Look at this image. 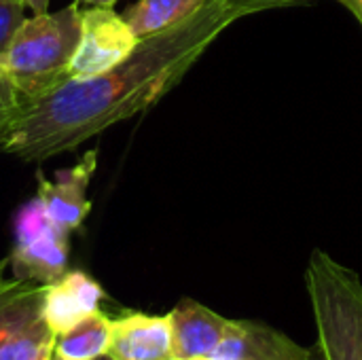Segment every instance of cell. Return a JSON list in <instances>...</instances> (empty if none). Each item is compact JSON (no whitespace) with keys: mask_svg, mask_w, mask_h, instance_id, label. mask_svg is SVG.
Instances as JSON below:
<instances>
[{"mask_svg":"<svg viewBox=\"0 0 362 360\" xmlns=\"http://www.w3.org/2000/svg\"><path fill=\"white\" fill-rule=\"evenodd\" d=\"M240 17L225 0H208L180 23L142 38L132 55L108 72L70 79L30 104L0 149L21 161H45L153 108Z\"/></svg>","mask_w":362,"mask_h":360,"instance_id":"6da1fadb","label":"cell"},{"mask_svg":"<svg viewBox=\"0 0 362 360\" xmlns=\"http://www.w3.org/2000/svg\"><path fill=\"white\" fill-rule=\"evenodd\" d=\"M78 36V0L55 13L45 11L23 19L6 51L0 55V68L13 81L28 106L70 81L68 68L74 57Z\"/></svg>","mask_w":362,"mask_h":360,"instance_id":"7a4b0ae2","label":"cell"},{"mask_svg":"<svg viewBox=\"0 0 362 360\" xmlns=\"http://www.w3.org/2000/svg\"><path fill=\"white\" fill-rule=\"evenodd\" d=\"M305 289L322 360H362V282L356 272L325 250H314Z\"/></svg>","mask_w":362,"mask_h":360,"instance_id":"3957f363","label":"cell"},{"mask_svg":"<svg viewBox=\"0 0 362 360\" xmlns=\"http://www.w3.org/2000/svg\"><path fill=\"white\" fill-rule=\"evenodd\" d=\"M68 238L49 221L38 195L23 204L15 216V246L8 259L15 278L38 284L62 278L68 267Z\"/></svg>","mask_w":362,"mask_h":360,"instance_id":"277c9868","label":"cell"},{"mask_svg":"<svg viewBox=\"0 0 362 360\" xmlns=\"http://www.w3.org/2000/svg\"><path fill=\"white\" fill-rule=\"evenodd\" d=\"M140 38L112 6L81 8V36L68 68L70 79H91L108 72L132 55Z\"/></svg>","mask_w":362,"mask_h":360,"instance_id":"5b68a950","label":"cell"},{"mask_svg":"<svg viewBox=\"0 0 362 360\" xmlns=\"http://www.w3.org/2000/svg\"><path fill=\"white\" fill-rule=\"evenodd\" d=\"M98 168V151H87L74 166L59 170L55 180H47L42 174L38 178V197L49 221L64 233L76 231L91 210L87 199V189Z\"/></svg>","mask_w":362,"mask_h":360,"instance_id":"8992f818","label":"cell"},{"mask_svg":"<svg viewBox=\"0 0 362 360\" xmlns=\"http://www.w3.org/2000/svg\"><path fill=\"white\" fill-rule=\"evenodd\" d=\"M212 356L225 360H316V346L305 348L265 323L231 318Z\"/></svg>","mask_w":362,"mask_h":360,"instance_id":"52a82bcc","label":"cell"},{"mask_svg":"<svg viewBox=\"0 0 362 360\" xmlns=\"http://www.w3.org/2000/svg\"><path fill=\"white\" fill-rule=\"evenodd\" d=\"M108 356L112 360H176L170 314L129 312L110 320Z\"/></svg>","mask_w":362,"mask_h":360,"instance_id":"ba28073f","label":"cell"},{"mask_svg":"<svg viewBox=\"0 0 362 360\" xmlns=\"http://www.w3.org/2000/svg\"><path fill=\"white\" fill-rule=\"evenodd\" d=\"M170 323L174 359L197 360L212 356L218 350L231 318L221 316L204 303L185 297L170 312Z\"/></svg>","mask_w":362,"mask_h":360,"instance_id":"9c48e42d","label":"cell"},{"mask_svg":"<svg viewBox=\"0 0 362 360\" xmlns=\"http://www.w3.org/2000/svg\"><path fill=\"white\" fill-rule=\"evenodd\" d=\"M102 299L104 291L91 276L85 272H66L55 282L45 284L40 316L49 329L59 335L98 312Z\"/></svg>","mask_w":362,"mask_h":360,"instance_id":"30bf717a","label":"cell"},{"mask_svg":"<svg viewBox=\"0 0 362 360\" xmlns=\"http://www.w3.org/2000/svg\"><path fill=\"white\" fill-rule=\"evenodd\" d=\"M206 2L208 0H138L123 13V17L134 34L142 40L180 23L197 13Z\"/></svg>","mask_w":362,"mask_h":360,"instance_id":"8fae6325","label":"cell"},{"mask_svg":"<svg viewBox=\"0 0 362 360\" xmlns=\"http://www.w3.org/2000/svg\"><path fill=\"white\" fill-rule=\"evenodd\" d=\"M110 318L100 310L55 337V354L68 360H95L108 354Z\"/></svg>","mask_w":362,"mask_h":360,"instance_id":"7c38bea8","label":"cell"},{"mask_svg":"<svg viewBox=\"0 0 362 360\" xmlns=\"http://www.w3.org/2000/svg\"><path fill=\"white\" fill-rule=\"evenodd\" d=\"M45 284L30 280H2L0 282V348L17 325L42 308Z\"/></svg>","mask_w":362,"mask_h":360,"instance_id":"4fadbf2b","label":"cell"},{"mask_svg":"<svg viewBox=\"0 0 362 360\" xmlns=\"http://www.w3.org/2000/svg\"><path fill=\"white\" fill-rule=\"evenodd\" d=\"M55 337L40 312H36L13 329L0 348V360H49L55 350Z\"/></svg>","mask_w":362,"mask_h":360,"instance_id":"5bb4252c","label":"cell"},{"mask_svg":"<svg viewBox=\"0 0 362 360\" xmlns=\"http://www.w3.org/2000/svg\"><path fill=\"white\" fill-rule=\"evenodd\" d=\"M25 106H28L25 100L21 98L13 81L0 68V146L4 144L6 136L11 134L15 121L25 110Z\"/></svg>","mask_w":362,"mask_h":360,"instance_id":"9a60e30c","label":"cell"},{"mask_svg":"<svg viewBox=\"0 0 362 360\" xmlns=\"http://www.w3.org/2000/svg\"><path fill=\"white\" fill-rule=\"evenodd\" d=\"M23 2L21 0H0V55L6 51L15 32L23 23Z\"/></svg>","mask_w":362,"mask_h":360,"instance_id":"2e32d148","label":"cell"},{"mask_svg":"<svg viewBox=\"0 0 362 360\" xmlns=\"http://www.w3.org/2000/svg\"><path fill=\"white\" fill-rule=\"evenodd\" d=\"M231 8L240 11L242 17L267 11V8H282V6H295V4H305L310 0H225Z\"/></svg>","mask_w":362,"mask_h":360,"instance_id":"e0dca14e","label":"cell"},{"mask_svg":"<svg viewBox=\"0 0 362 360\" xmlns=\"http://www.w3.org/2000/svg\"><path fill=\"white\" fill-rule=\"evenodd\" d=\"M337 2H341L346 8H350L362 25V0H337Z\"/></svg>","mask_w":362,"mask_h":360,"instance_id":"ac0fdd59","label":"cell"},{"mask_svg":"<svg viewBox=\"0 0 362 360\" xmlns=\"http://www.w3.org/2000/svg\"><path fill=\"white\" fill-rule=\"evenodd\" d=\"M23 6H30L32 13H45L49 11V0H21Z\"/></svg>","mask_w":362,"mask_h":360,"instance_id":"d6986e66","label":"cell"},{"mask_svg":"<svg viewBox=\"0 0 362 360\" xmlns=\"http://www.w3.org/2000/svg\"><path fill=\"white\" fill-rule=\"evenodd\" d=\"M78 2H85V4H91V6H112L117 0H78Z\"/></svg>","mask_w":362,"mask_h":360,"instance_id":"ffe728a7","label":"cell"},{"mask_svg":"<svg viewBox=\"0 0 362 360\" xmlns=\"http://www.w3.org/2000/svg\"><path fill=\"white\" fill-rule=\"evenodd\" d=\"M6 263H8V259H0V282L4 280V278H2V274H4V267H6Z\"/></svg>","mask_w":362,"mask_h":360,"instance_id":"44dd1931","label":"cell"},{"mask_svg":"<svg viewBox=\"0 0 362 360\" xmlns=\"http://www.w3.org/2000/svg\"><path fill=\"white\" fill-rule=\"evenodd\" d=\"M49 360H68V359H62L59 354H55V350H53V354H51V359Z\"/></svg>","mask_w":362,"mask_h":360,"instance_id":"7402d4cb","label":"cell"},{"mask_svg":"<svg viewBox=\"0 0 362 360\" xmlns=\"http://www.w3.org/2000/svg\"><path fill=\"white\" fill-rule=\"evenodd\" d=\"M197 360H225V359H218V356H206V359H197Z\"/></svg>","mask_w":362,"mask_h":360,"instance_id":"603a6c76","label":"cell"},{"mask_svg":"<svg viewBox=\"0 0 362 360\" xmlns=\"http://www.w3.org/2000/svg\"><path fill=\"white\" fill-rule=\"evenodd\" d=\"M95 360H112L108 354H104V356H100V359H95Z\"/></svg>","mask_w":362,"mask_h":360,"instance_id":"cb8c5ba5","label":"cell"},{"mask_svg":"<svg viewBox=\"0 0 362 360\" xmlns=\"http://www.w3.org/2000/svg\"><path fill=\"white\" fill-rule=\"evenodd\" d=\"M316 360H322L320 359V354H318V350H316Z\"/></svg>","mask_w":362,"mask_h":360,"instance_id":"d4e9b609","label":"cell"}]
</instances>
